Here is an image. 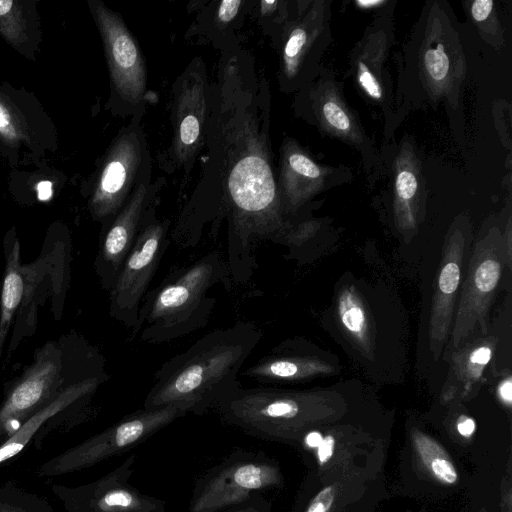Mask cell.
Segmentation results:
<instances>
[{"mask_svg":"<svg viewBox=\"0 0 512 512\" xmlns=\"http://www.w3.org/2000/svg\"><path fill=\"white\" fill-rule=\"evenodd\" d=\"M3 255L0 374L19 345L35 334L41 308H47L55 320L63 317L71 284L72 245L65 234L49 235L38 256L22 263L19 238L11 231L3 240Z\"/></svg>","mask_w":512,"mask_h":512,"instance_id":"2","label":"cell"},{"mask_svg":"<svg viewBox=\"0 0 512 512\" xmlns=\"http://www.w3.org/2000/svg\"><path fill=\"white\" fill-rule=\"evenodd\" d=\"M457 430L462 436H471L475 431L474 420L467 416H461L457 422Z\"/></svg>","mask_w":512,"mask_h":512,"instance_id":"36","label":"cell"},{"mask_svg":"<svg viewBox=\"0 0 512 512\" xmlns=\"http://www.w3.org/2000/svg\"><path fill=\"white\" fill-rule=\"evenodd\" d=\"M322 117L330 128L340 134L351 132L352 123L348 113L335 100H326L322 105Z\"/></svg>","mask_w":512,"mask_h":512,"instance_id":"27","label":"cell"},{"mask_svg":"<svg viewBox=\"0 0 512 512\" xmlns=\"http://www.w3.org/2000/svg\"><path fill=\"white\" fill-rule=\"evenodd\" d=\"M335 445V439L332 435H328L326 437H323L322 442L317 447V455L318 460L321 464L326 463L330 458L332 457L333 450Z\"/></svg>","mask_w":512,"mask_h":512,"instance_id":"34","label":"cell"},{"mask_svg":"<svg viewBox=\"0 0 512 512\" xmlns=\"http://www.w3.org/2000/svg\"><path fill=\"white\" fill-rule=\"evenodd\" d=\"M312 39L305 24H298L289 33L283 48L284 70L294 75Z\"/></svg>","mask_w":512,"mask_h":512,"instance_id":"24","label":"cell"},{"mask_svg":"<svg viewBox=\"0 0 512 512\" xmlns=\"http://www.w3.org/2000/svg\"><path fill=\"white\" fill-rule=\"evenodd\" d=\"M11 0H0V31L12 42L20 41L24 27L19 9Z\"/></svg>","mask_w":512,"mask_h":512,"instance_id":"25","label":"cell"},{"mask_svg":"<svg viewBox=\"0 0 512 512\" xmlns=\"http://www.w3.org/2000/svg\"><path fill=\"white\" fill-rule=\"evenodd\" d=\"M334 501V490L331 486L321 490L309 503L305 512H327Z\"/></svg>","mask_w":512,"mask_h":512,"instance_id":"29","label":"cell"},{"mask_svg":"<svg viewBox=\"0 0 512 512\" xmlns=\"http://www.w3.org/2000/svg\"><path fill=\"white\" fill-rule=\"evenodd\" d=\"M334 372V366L324 360L298 354L282 344L256 360L242 375L268 385L301 382Z\"/></svg>","mask_w":512,"mask_h":512,"instance_id":"15","label":"cell"},{"mask_svg":"<svg viewBox=\"0 0 512 512\" xmlns=\"http://www.w3.org/2000/svg\"><path fill=\"white\" fill-rule=\"evenodd\" d=\"M148 190L139 185L111 222L103 235L94 262L102 289L114 286L121 265L130 252L148 205Z\"/></svg>","mask_w":512,"mask_h":512,"instance_id":"14","label":"cell"},{"mask_svg":"<svg viewBox=\"0 0 512 512\" xmlns=\"http://www.w3.org/2000/svg\"><path fill=\"white\" fill-rule=\"evenodd\" d=\"M471 236L464 226H453L446 235L435 282L429 318V349L437 361L449 340L465 260L470 252Z\"/></svg>","mask_w":512,"mask_h":512,"instance_id":"11","label":"cell"},{"mask_svg":"<svg viewBox=\"0 0 512 512\" xmlns=\"http://www.w3.org/2000/svg\"><path fill=\"white\" fill-rule=\"evenodd\" d=\"M37 195L42 201L48 200L52 195V183L50 181H41L37 185Z\"/></svg>","mask_w":512,"mask_h":512,"instance_id":"37","label":"cell"},{"mask_svg":"<svg viewBox=\"0 0 512 512\" xmlns=\"http://www.w3.org/2000/svg\"><path fill=\"white\" fill-rule=\"evenodd\" d=\"M506 266H511L510 236L506 238L492 228L471 250L443 353L458 348L476 333H488V313Z\"/></svg>","mask_w":512,"mask_h":512,"instance_id":"5","label":"cell"},{"mask_svg":"<svg viewBox=\"0 0 512 512\" xmlns=\"http://www.w3.org/2000/svg\"><path fill=\"white\" fill-rule=\"evenodd\" d=\"M336 312L345 335L366 357L374 356V334L368 309L353 285L343 286Z\"/></svg>","mask_w":512,"mask_h":512,"instance_id":"18","label":"cell"},{"mask_svg":"<svg viewBox=\"0 0 512 512\" xmlns=\"http://www.w3.org/2000/svg\"><path fill=\"white\" fill-rule=\"evenodd\" d=\"M168 221L146 210L134 244L109 292V314L128 328L137 324L140 305L167 247Z\"/></svg>","mask_w":512,"mask_h":512,"instance_id":"8","label":"cell"},{"mask_svg":"<svg viewBox=\"0 0 512 512\" xmlns=\"http://www.w3.org/2000/svg\"><path fill=\"white\" fill-rule=\"evenodd\" d=\"M497 342L495 335L487 333L473 336L458 348L443 353L450 364L443 388L446 399L466 396L481 383Z\"/></svg>","mask_w":512,"mask_h":512,"instance_id":"16","label":"cell"},{"mask_svg":"<svg viewBox=\"0 0 512 512\" xmlns=\"http://www.w3.org/2000/svg\"><path fill=\"white\" fill-rule=\"evenodd\" d=\"M0 134L9 139L16 137L17 133L13 118L7 107L0 102Z\"/></svg>","mask_w":512,"mask_h":512,"instance_id":"31","label":"cell"},{"mask_svg":"<svg viewBox=\"0 0 512 512\" xmlns=\"http://www.w3.org/2000/svg\"><path fill=\"white\" fill-rule=\"evenodd\" d=\"M228 271L219 252L212 251L169 274L143 298L134 334L148 343H162L205 327L216 303L209 290Z\"/></svg>","mask_w":512,"mask_h":512,"instance_id":"4","label":"cell"},{"mask_svg":"<svg viewBox=\"0 0 512 512\" xmlns=\"http://www.w3.org/2000/svg\"><path fill=\"white\" fill-rule=\"evenodd\" d=\"M323 440V436L318 431H311L305 436V444L312 448H317Z\"/></svg>","mask_w":512,"mask_h":512,"instance_id":"38","label":"cell"},{"mask_svg":"<svg viewBox=\"0 0 512 512\" xmlns=\"http://www.w3.org/2000/svg\"><path fill=\"white\" fill-rule=\"evenodd\" d=\"M498 395L501 400L507 405H511L512 402V380L511 376L508 375L498 385Z\"/></svg>","mask_w":512,"mask_h":512,"instance_id":"35","label":"cell"},{"mask_svg":"<svg viewBox=\"0 0 512 512\" xmlns=\"http://www.w3.org/2000/svg\"><path fill=\"white\" fill-rule=\"evenodd\" d=\"M280 482L273 459L263 452L237 449L198 478L188 512H223L263 496Z\"/></svg>","mask_w":512,"mask_h":512,"instance_id":"6","label":"cell"},{"mask_svg":"<svg viewBox=\"0 0 512 512\" xmlns=\"http://www.w3.org/2000/svg\"><path fill=\"white\" fill-rule=\"evenodd\" d=\"M323 173L313 160L300 151L289 150L282 159L281 184L289 202L296 206L305 201L322 181Z\"/></svg>","mask_w":512,"mask_h":512,"instance_id":"20","label":"cell"},{"mask_svg":"<svg viewBox=\"0 0 512 512\" xmlns=\"http://www.w3.org/2000/svg\"><path fill=\"white\" fill-rule=\"evenodd\" d=\"M423 60L425 71L430 79L435 82H442L447 78L450 63L441 43L428 48L424 53Z\"/></svg>","mask_w":512,"mask_h":512,"instance_id":"26","label":"cell"},{"mask_svg":"<svg viewBox=\"0 0 512 512\" xmlns=\"http://www.w3.org/2000/svg\"><path fill=\"white\" fill-rule=\"evenodd\" d=\"M93 10L114 86L125 101L137 104L146 89V68L140 48L119 15L101 3H96Z\"/></svg>","mask_w":512,"mask_h":512,"instance_id":"12","label":"cell"},{"mask_svg":"<svg viewBox=\"0 0 512 512\" xmlns=\"http://www.w3.org/2000/svg\"><path fill=\"white\" fill-rule=\"evenodd\" d=\"M396 192V220L399 229L408 235L416 227V218L412 205L418 192V181L410 167L398 169L395 179Z\"/></svg>","mask_w":512,"mask_h":512,"instance_id":"21","label":"cell"},{"mask_svg":"<svg viewBox=\"0 0 512 512\" xmlns=\"http://www.w3.org/2000/svg\"><path fill=\"white\" fill-rule=\"evenodd\" d=\"M136 455L130 454L104 476L79 486L52 484L65 512H166V502L144 494L129 483Z\"/></svg>","mask_w":512,"mask_h":512,"instance_id":"9","label":"cell"},{"mask_svg":"<svg viewBox=\"0 0 512 512\" xmlns=\"http://www.w3.org/2000/svg\"><path fill=\"white\" fill-rule=\"evenodd\" d=\"M262 338L253 323L214 329L164 362L154 375L143 408L177 406L201 416L237 391L238 375Z\"/></svg>","mask_w":512,"mask_h":512,"instance_id":"1","label":"cell"},{"mask_svg":"<svg viewBox=\"0 0 512 512\" xmlns=\"http://www.w3.org/2000/svg\"><path fill=\"white\" fill-rule=\"evenodd\" d=\"M142 161L139 137L134 132L120 136L103 166L92 198L94 216L105 219L115 215L132 191Z\"/></svg>","mask_w":512,"mask_h":512,"instance_id":"13","label":"cell"},{"mask_svg":"<svg viewBox=\"0 0 512 512\" xmlns=\"http://www.w3.org/2000/svg\"><path fill=\"white\" fill-rule=\"evenodd\" d=\"M205 108L203 80L192 77L186 79L176 97L173 118V152L180 162L190 160L201 143Z\"/></svg>","mask_w":512,"mask_h":512,"instance_id":"17","label":"cell"},{"mask_svg":"<svg viewBox=\"0 0 512 512\" xmlns=\"http://www.w3.org/2000/svg\"><path fill=\"white\" fill-rule=\"evenodd\" d=\"M239 0H224L220 3L217 17L222 23L230 22L237 14L240 5Z\"/></svg>","mask_w":512,"mask_h":512,"instance_id":"32","label":"cell"},{"mask_svg":"<svg viewBox=\"0 0 512 512\" xmlns=\"http://www.w3.org/2000/svg\"><path fill=\"white\" fill-rule=\"evenodd\" d=\"M412 436L417 451L433 474L445 483H455L458 479L457 471L442 447L418 430Z\"/></svg>","mask_w":512,"mask_h":512,"instance_id":"23","label":"cell"},{"mask_svg":"<svg viewBox=\"0 0 512 512\" xmlns=\"http://www.w3.org/2000/svg\"><path fill=\"white\" fill-rule=\"evenodd\" d=\"M104 373L103 355L75 332L38 347L21 375L5 385L0 403V444L67 388Z\"/></svg>","mask_w":512,"mask_h":512,"instance_id":"3","label":"cell"},{"mask_svg":"<svg viewBox=\"0 0 512 512\" xmlns=\"http://www.w3.org/2000/svg\"><path fill=\"white\" fill-rule=\"evenodd\" d=\"M356 3L361 7V8H372L373 6H377V5H380L383 3V1H374V0H368V1H363V0H358L356 1Z\"/></svg>","mask_w":512,"mask_h":512,"instance_id":"39","label":"cell"},{"mask_svg":"<svg viewBox=\"0 0 512 512\" xmlns=\"http://www.w3.org/2000/svg\"><path fill=\"white\" fill-rule=\"evenodd\" d=\"M186 413L177 406L138 409L105 430L51 457L37 469L39 477L74 473L120 455L144 442Z\"/></svg>","mask_w":512,"mask_h":512,"instance_id":"7","label":"cell"},{"mask_svg":"<svg viewBox=\"0 0 512 512\" xmlns=\"http://www.w3.org/2000/svg\"><path fill=\"white\" fill-rule=\"evenodd\" d=\"M494 2L492 0H476L471 5V14L475 21L486 20L492 12Z\"/></svg>","mask_w":512,"mask_h":512,"instance_id":"33","label":"cell"},{"mask_svg":"<svg viewBox=\"0 0 512 512\" xmlns=\"http://www.w3.org/2000/svg\"><path fill=\"white\" fill-rule=\"evenodd\" d=\"M357 80L367 95L375 100L382 98V87L378 78L363 61L357 63Z\"/></svg>","mask_w":512,"mask_h":512,"instance_id":"28","label":"cell"},{"mask_svg":"<svg viewBox=\"0 0 512 512\" xmlns=\"http://www.w3.org/2000/svg\"><path fill=\"white\" fill-rule=\"evenodd\" d=\"M0 512H54L50 502L14 480L0 484Z\"/></svg>","mask_w":512,"mask_h":512,"instance_id":"22","label":"cell"},{"mask_svg":"<svg viewBox=\"0 0 512 512\" xmlns=\"http://www.w3.org/2000/svg\"><path fill=\"white\" fill-rule=\"evenodd\" d=\"M109 379L110 375L104 373L77 382L28 418L0 444V468L20 455L32 442L36 449H40L48 433L65 421H83L93 396Z\"/></svg>","mask_w":512,"mask_h":512,"instance_id":"10","label":"cell"},{"mask_svg":"<svg viewBox=\"0 0 512 512\" xmlns=\"http://www.w3.org/2000/svg\"><path fill=\"white\" fill-rule=\"evenodd\" d=\"M259 158L249 157L242 161L233 177L252 184L245 188L231 190L237 206L249 214L265 211L274 199V185L269 167Z\"/></svg>","mask_w":512,"mask_h":512,"instance_id":"19","label":"cell"},{"mask_svg":"<svg viewBox=\"0 0 512 512\" xmlns=\"http://www.w3.org/2000/svg\"><path fill=\"white\" fill-rule=\"evenodd\" d=\"M223 512H270V503L264 496H258L248 503Z\"/></svg>","mask_w":512,"mask_h":512,"instance_id":"30","label":"cell"}]
</instances>
